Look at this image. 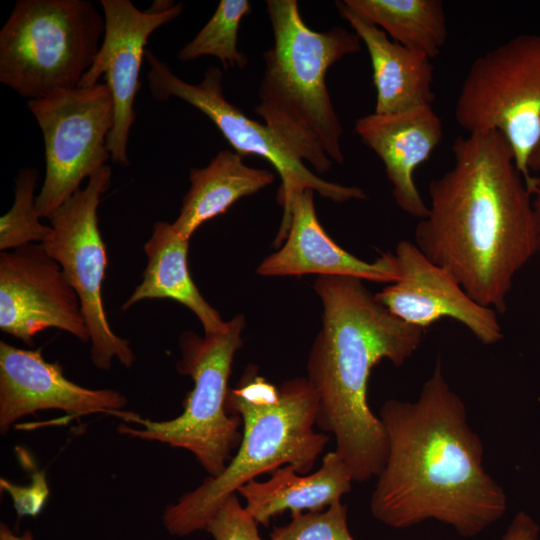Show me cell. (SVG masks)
Segmentation results:
<instances>
[{
	"label": "cell",
	"mask_w": 540,
	"mask_h": 540,
	"mask_svg": "<svg viewBox=\"0 0 540 540\" xmlns=\"http://www.w3.org/2000/svg\"><path fill=\"white\" fill-rule=\"evenodd\" d=\"M353 477L344 460L335 452L322 458L313 473L300 474L292 466L273 470L266 481L251 480L237 490L245 509L258 524L268 526L285 511H319L349 493Z\"/></svg>",
	"instance_id": "d6986e66"
},
{
	"label": "cell",
	"mask_w": 540,
	"mask_h": 540,
	"mask_svg": "<svg viewBox=\"0 0 540 540\" xmlns=\"http://www.w3.org/2000/svg\"><path fill=\"white\" fill-rule=\"evenodd\" d=\"M0 540H33L30 530H26L21 535L15 534L6 524L1 523Z\"/></svg>",
	"instance_id": "f546056e"
},
{
	"label": "cell",
	"mask_w": 540,
	"mask_h": 540,
	"mask_svg": "<svg viewBox=\"0 0 540 540\" xmlns=\"http://www.w3.org/2000/svg\"><path fill=\"white\" fill-rule=\"evenodd\" d=\"M47 328L90 341L79 297L42 244L1 252L0 329L33 346Z\"/></svg>",
	"instance_id": "7c38bea8"
},
{
	"label": "cell",
	"mask_w": 540,
	"mask_h": 540,
	"mask_svg": "<svg viewBox=\"0 0 540 540\" xmlns=\"http://www.w3.org/2000/svg\"><path fill=\"white\" fill-rule=\"evenodd\" d=\"M393 254L397 280L375 296L394 316L423 329L450 318L485 345L502 339L497 312L474 301L449 272L431 262L415 243L402 240Z\"/></svg>",
	"instance_id": "5bb4252c"
},
{
	"label": "cell",
	"mask_w": 540,
	"mask_h": 540,
	"mask_svg": "<svg viewBox=\"0 0 540 540\" xmlns=\"http://www.w3.org/2000/svg\"><path fill=\"white\" fill-rule=\"evenodd\" d=\"M245 318L239 314L223 330L200 337L187 331L181 334V359L177 370L189 376L193 389L183 402V412L165 421H153L138 415L136 429L123 423L118 432L143 440L157 441L181 448L194 455L210 477L219 476L238 449L242 420L228 415V379L235 353L242 345Z\"/></svg>",
	"instance_id": "52a82bcc"
},
{
	"label": "cell",
	"mask_w": 540,
	"mask_h": 540,
	"mask_svg": "<svg viewBox=\"0 0 540 540\" xmlns=\"http://www.w3.org/2000/svg\"><path fill=\"white\" fill-rule=\"evenodd\" d=\"M540 529L526 512H518L501 540H539Z\"/></svg>",
	"instance_id": "83f0119b"
},
{
	"label": "cell",
	"mask_w": 540,
	"mask_h": 540,
	"mask_svg": "<svg viewBox=\"0 0 540 540\" xmlns=\"http://www.w3.org/2000/svg\"><path fill=\"white\" fill-rule=\"evenodd\" d=\"M214 540H263L258 523L238 500L229 496L211 517L205 528Z\"/></svg>",
	"instance_id": "484cf974"
},
{
	"label": "cell",
	"mask_w": 540,
	"mask_h": 540,
	"mask_svg": "<svg viewBox=\"0 0 540 540\" xmlns=\"http://www.w3.org/2000/svg\"><path fill=\"white\" fill-rule=\"evenodd\" d=\"M104 31L88 0H19L0 31V81L30 100L76 88Z\"/></svg>",
	"instance_id": "8992f818"
},
{
	"label": "cell",
	"mask_w": 540,
	"mask_h": 540,
	"mask_svg": "<svg viewBox=\"0 0 540 540\" xmlns=\"http://www.w3.org/2000/svg\"><path fill=\"white\" fill-rule=\"evenodd\" d=\"M451 149L453 166L430 181L414 243L474 301L504 313L515 275L538 252L531 197L498 131L459 136Z\"/></svg>",
	"instance_id": "7a4b0ae2"
},
{
	"label": "cell",
	"mask_w": 540,
	"mask_h": 540,
	"mask_svg": "<svg viewBox=\"0 0 540 540\" xmlns=\"http://www.w3.org/2000/svg\"><path fill=\"white\" fill-rule=\"evenodd\" d=\"M317 409V396L307 378L275 386L250 367L227 396V410L243 425L237 452L219 476H208L166 506V530L179 537L205 530L229 496L279 467L290 465L300 474L310 473L330 439L315 430Z\"/></svg>",
	"instance_id": "277c9868"
},
{
	"label": "cell",
	"mask_w": 540,
	"mask_h": 540,
	"mask_svg": "<svg viewBox=\"0 0 540 540\" xmlns=\"http://www.w3.org/2000/svg\"><path fill=\"white\" fill-rule=\"evenodd\" d=\"M145 58L149 64V88L156 100L177 97L191 104L215 124L235 152L243 157L264 158L275 168L281 179L277 201L283 207V217L274 246H280L287 237L291 206L299 193L312 189L336 203L366 199L360 187L329 182L314 174L266 124L249 118L230 103L223 93V73L219 68L209 67L199 83H189L152 51L146 50Z\"/></svg>",
	"instance_id": "9c48e42d"
},
{
	"label": "cell",
	"mask_w": 540,
	"mask_h": 540,
	"mask_svg": "<svg viewBox=\"0 0 540 540\" xmlns=\"http://www.w3.org/2000/svg\"><path fill=\"white\" fill-rule=\"evenodd\" d=\"M0 488L11 497L13 506L20 517L38 515L49 495L44 471L35 472L31 483L25 486L16 485L1 478Z\"/></svg>",
	"instance_id": "4316f807"
},
{
	"label": "cell",
	"mask_w": 540,
	"mask_h": 540,
	"mask_svg": "<svg viewBox=\"0 0 540 540\" xmlns=\"http://www.w3.org/2000/svg\"><path fill=\"white\" fill-rule=\"evenodd\" d=\"M340 15L365 44L376 89L375 112L389 115L432 106L434 67L427 55L390 40L379 27L336 1Z\"/></svg>",
	"instance_id": "ac0fdd59"
},
{
	"label": "cell",
	"mask_w": 540,
	"mask_h": 540,
	"mask_svg": "<svg viewBox=\"0 0 540 540\" xmlns=\"http://www.w3.org/2000/svg\"><path fill=\"white\" fill-rule=\"evenodd\" d=\"M124 394L89 389L69 379L58 362H48L41 349L26 350L0 342V431L5 434L20 418L41 410H61L76 418L91 414L116 416L126 423L138 415L123 410Z\"/></svg>",
	"instance_id": "9a60e30c"
},
{
	"label": "cell",
	"mask_w": 540,
	"mask_h": 540,
	"mask_svg": "<svg viewBox=\"0 0 540 540\" xmlns=\"http://www.w3.org/2000/svg\"><path fill=\"white\" fill-rule=\"evenodd\" d=\"M314 289L323 305L322 327L306 378L318 400L316 426L333 435L353 480L365 482L377 477L388 452L384 426L368 404L371 370L384 359L404 364L426 329L394 316L360 278L318 276Z\"/></svg>",
	"instance_id": "3957f363"
},
{
	"label": "cell",
	"mask_w": 540,
	"mask_h": 540,
	"mask_svg": "<svg viewBox=\"0 0 540 540\" xmlns=\"http://www.w3.org/2000/svg\"><path fill=\"white\" fill-rule=\"evenodd\" d=\"M269 540H355L347 524V506L337 500L319 511L291 513L289 523L276 526Z\"/></svg>",
	"instance_id": "d4e9b609"
},
{
	"label": "cell",
	"mask_w": 540,
	"mask_h": 540,
	"mask_svg": "<svg viewBox=\"0 0 540 540\" xmlns=\"http://www.w3.org/2000/svg\"><path fill=\"white\" fill-rule=\"evenodd\" d=\"M378 416L388 452L370 499L376 520L394 529L436 520L472 538L504 515L506 494L440 359L415 401L387 400Z\"/></svg>",
	"instance_id": "6da1fadb"
},
{
	"label": "cell",
	"mask_w": 540,
	"mask_h": 540,
	"mask_svg": "<svg viewBox=\"0 0 540 540\" xmlns=\"http://www.w3.org/2000/svg\"><path fill=\"white\" fill-rule=\"evenodd\" d=\"M189 240L173 224L158 221L144 245L147 264L142 282L123 304L125 311L145 299H172L190 309L200 320L205 333L223 330L227 322L203 298L188 267Z\"/></svg>",
	"instance_id": "ffe728a7"
},
{
	"label": "cell",
	"mask_w": 540,
	"mask_h": 540,
	"mask_svg": "<svg viewBox=\"0 0 540 540\" xmlns=\"http://www.w3.org/2000/svg\"><path fill=\"white\" fill-rule=\"evenodd\" d=\"M110 179L108 165L91 175L87 185L52 215L49 219L52 231L40 243L61 266L79 297L90 335L91 361L101 370H109L114 358L127 368L135 361L129 341L112 331L102 299L108 259L98 227L97 210Z\"/></svg>",
	"instance_id": "8fae6325"
},
{
	"label": "cell",
	"mask_w": 540,
	"mask_h": 540,
	"mask_svg": "<svg viewBox=\"0 0 540 540\" xmlns=\"http://www.w3.org/2000/svg\"><path fill=\"white\" fill-rule=\"evenodd\" d=\"M274 43L263 54L265 69L255 112L289 150L318 173L342 165L343 127L326 75L344 57L361 50V39L342 27L316 32L301 17L296 0H268Z\"/></svg>",
	"instance_id": "5b68a950"
},
{
	"label": "cell",
	"mask_w": 540,
	"mask_h": 540,
	"mask_svg": "<svg viewBox=\"0 0 540 540\" xmlns=\"http://www.w3.org/2000/svg\"><path fill=\"white\" fill-rule=\"evenodd\" d=\"M38 171L22 168L15 179V198L10 210L0 218V249H16L33 242L42 243L52 228L40 222L35 189Z\"/></svg>",
	"instance_id": "cb8c5ba5"
},
{
	"label": "cell",
	"mask_w": 540,
	"mask_h": 540,
	"mask_svg": "<svg viewBox=\"0 0 540 540\" xmlns=\"http://www.w3.org/2000/svg\"><path fill=\"white\" fill-rule=\"evenodd\" d=\"M41 128L45 178L36 197L40 217L50 219L80 188L86 177L111 159L107 147L114 125V102L107 84L59 90L29 100Z\"/></svg>",
	"instance_id": "30bf717a"
},
{
	"label": "cell",
	"mask_w": 540,
	"mask_h": 540,
	"mask_svg": "<svg viewBox=\"0 0 540 540\" xmlns=\"http://www.w3.org/2000/svg\"><path fill=\"white\" fill-rule=\"evenodd\" d=\"M354 131L383 162L397 206L412 217L425 218L428 205L413 175L443 137L441 119L432 106L389 115L369 114L356 120Z\"/></svg>",
	"instance_id": "2e32d148"
},
{
	"label": "cell",
	"mask_w": 540,
	"mask_h": 540,
	"mask_svg": "<svg viewBox=\"0 0 540 540\" xmlns=\"http://www.w3.org/2000/svg\"><path fill=\"white\" fill-rule=\"evenodd\" d=\"M526 187L531 197V203L535 219L537 248L540 252V176H533L526 182Z\"/></svg>",
	"instance_id": "f1b7e54d"
},
{
	"label": "cell",
	"mask_w": 540,
	"mask_h": 540,
	"mask_svg": "<svg viewBox=\"0 0 540 540\" xmlns=\"http://www.w3.org/2000/svg\"><path fill=\"white\" fill-rule=\"evenodd\" d=\"M247 0H221L205 26L178 53L183 62L204 56L218 58L224 69H243L248 62L238 47V31L242 19L251 13Z\"/></svg>",
	"instance_id": "603a6c76"
},
{
	"label": "cell",
	"mask_w": 540,
	"mask_h": 540,
	"mask_svg": "<svg viewBox=\"0 0 540 540\" xmlns=\"http://www.w3.org/2000/svg\"><path fill=\"white\" fill-rule=\"evenodd\" d=\"M189 180L190 188L172 223L188 240L203 223L225 213L239 199L272 184L274 174L266 169L249 167L243 156L223 149L204 168H192Z\"/></svg>",
	"instance_id": "44dd1931"
},
{
	"label": "cell",
	"mask_w": 540,
	"mask_h": 540,
	"mask_svg": "<svg viewBox=\"0 0 540 540\" xmlns=\"http://www.w3.org/2000/svg\"><path fill=\"white\" fill-rule=\"evenodd\" d=\"M314 190L307 189L293 200L290 228L284 245L257 268L262 276H352L362 280L392 283L398 274L394 254L382 253L366 262L336 244L321 226L314 206Z\"/></svg>",
	"instance_id": "e0dca14e"
},
{
	"label": "cell",
	"mask_w": 540,
	"mask_h": 540,
	"mask_svg": "<svg viewBox=\"0 0 540 540\" xmlns=\"http://www.w3.org/2000/svg\"><path fill=\"white\" fill-rule=\"evenodd\" d=\"M343 1L393 41L430 59L437 57L446 43V16L441 0Z\"/></svg>",
	"instance_id": "7402d4cb"
},
{
	"label": "cell",
	"mask_w": 540,
	"mask_h": 540,
	"mask_svg": "<svg viewBox=\"0 0 540 540\" xmlns=\"http://www.w3.org/2000/svg\"><path fill=\"white\" fill-rule=\"evenodd\" d=\"M105 31L99 52L78 87L98 83L105 74L114 102V125L107 147L112 162L127 166V143L135 120L133 108L140 89V70L149 36L162 25L177 18L183 4L162 2L157 8L141 11L129 0H101Z\"/></svg>",
	"instance_id": "4fadbf2b"
},
{
	"label": "cell",
	"mask_w": 540,
	"mask_h": 540,
	"mask_svg": "<svg viewBox=\"0 0 540 540\" xmlns=\"http://www.w3.org/2000/svg\"><path fill=\"white\" fill-rule=\"evenodd\" d=\"M455 119L468 134L498 131L525 180L540 142V34H521L476 58L460 88Z\"/></svg>",
	"instance_id": "ba28073f"
},
{
	"label": "cell",
	"mask_w": 540,
	"mask_h": 540,
	"mask_svg": "<svg viewBox=\"0 0 540 540\" xmlns=\"http://www.w3.org/2000/svg\"><path fill=\"white\" fill-rule=\"evenodd\" d=\"M529 170L538 172L540 171V142L538 143L537 147L533 151L529 162H528Z\"/></svg>",
	"instance_id": "4dcf8cb0"
}]
</instances>
